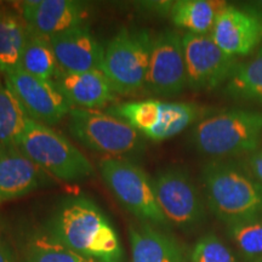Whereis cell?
Wrapping results in <instances>:
<instances>
[{
	"label": "cell",
	"mask_w": 262,
	"mask_h": 262,
	"mask_svg": "<svg viewBox=\"0 0 262 262\" xmlns=\"http://www.w3.org/2000/svg\"><path fill=\"white\" fill-rule=\"evenodd\" d=\"M45 232L75 253L98 262H124V249L112 222L85 196L66 199L52 212Z\"/></svg>",
	"instance_id": "6da1fadb"
},
{
	"label": "cell",
	"mask_w": 262,
	"mask_h": 262,
	"mask_svg": "<svg viewBox=\"0 0 262 262\" xmlns=\"http://www.w3.org/2000/svg\"><path fill=\"white\" fill-rule=\"evenodd\" d=\"M201 176L208 206L226 225L262 217V185L245 164L214 159Z\"/></svg>",
	"instance_id": "7a4b0ae2"
},
{
	"label": "cell",
	"mask_w": 262,
	"mask_h": 262,
	"mask_svg": "<svg viewBox=\"0 0 262 262\" xmlns=\"http://www.w3.org/2000/svg\"><path fill=\"white\" fill-rule=\"evenodd\" d=\"M189 140L196 152L215 159L249 156L261 147L262 112L232 108L206 116L193 127Z\"/></svg>",
	"instance_id": "3957f363"
},
{
	"label": "cell",
	"mask_w": 262,
	"mask_h": 262,
	"mask_svg": "<svg viewBox=\"0 0 262 262\" xmlns=\"http://www.w3.org/2000/svg\"><path fill=\"white\" fill-rule=\"evenodd\" d=\"M153 34L147 29L120 28L104 47L102 73L114 93L135 95L147 91Z\"/></svg>",
	"instance_id": "277c9868"
},
{
	"label": "cell",
	"mask_w": 262,
	"mask_h": 262,
	"mask_svg": "<svg viewBox=\"0 0 262 262\" xmlns=\"http://www.w3.org/2000/svg\"><path fill=\"white\" fill-rule=\"evenodd\" d=\"M17 146L39 168L62 181H83L94 173L93 164L63 135L32 119Z\"/></svg>",
	"instance_id": "5b68a950"
},
{
	"label": "cell",
	"mask_w": 262,
	"mask_h": 262,
	"mask_svg": "<svg viewBox=\"0 0 262 262\" xmlns=\"http://www.w3.org/2000/svg\"><path fill=\"white\" fill-rule=\"evenodd\" d=\"M68 130L86 148L113 158L135 157L145 148L139 131L120 118L96 110L72 108Z\"/></svg>",
	"instance_id": "8992f818"
},
{
	"label": "cell",
	"mask_w": 262,
	"mask_h": 262,
	"mask_svg": "<svg viewBox=\"0 0 262 262\" xmlns=\"http://www.w3.org/2000/svg\"><path fill=\"white\" fill-rule=\"evenodd\" d=\"M100 170L104 183L127 211L145 224L169 226L157 202L153 180L145 170L129 159L113 157L101 160Z\"/></svg>",
	"instance_id": "52a82bcc"
},
{
	"label": "cell",
	"mask_w": 262,
	"mask_h": 262,
	"mask_svg": "<svg viewBox=\"0 0 262 262\" xmlns=\"http://www.w3.org/2000/svg\"><path fill=\"white\" fill-rule=\"evenodd\" d=\"M152 180L157 202L169 224L192 229L205 220L204 202L187 170L168 166Z\"/></svg>",
	"instance_id": "ba28073f"
},
{
	"label": "cell",
	"mask_w": 262,
	"mask_h": 262,
	"mask_svg": "<svg viewBox=\"0 0 262 262\" xmlns=\"http://www.w3.org/2000/svg\"><path fill=\"white\" fill-rule=\"evenodd\" d=\"M187 86L194 91L214 90L225 84L237 66V58L217 47L210 34L182 35Z\"/></svg>",
	"instance_id": "9c48e42d"
},
{
	"label": "cell",
	"mask_w": 262,
	"mask_h": 262,
	"mask_svg": "<svg viewBox=\"0 0 262 262\" xmlns=\"http://www.w3.org/2000/svg\"><path fill=\"white\" fill-rule=\"evenodd\" d=\"M5 85L15 95L27 116L47 126L60 122L73 108L54 81L28 74L19 67L5 74Z\"/></svg>",
	"instance_id": "30bf717a"
},
{
	"label": "cell",
	"mask_w": 262,
	"mask_h": 262,
	"mask_svg": "<svg viewBox=\"0 0 262 262\" xmlns=\"http://www.w3.org/2000/svg\"><path fill=\"white\" fill-rule=\"evenodd\" d=\"M187 86L182 35L165 29L153 35L147 91L164 97L178 96Z\"/></svg>",
	"instance_id": "8fae6325"
},
{
	"label": "cell",
	"mask_w": 262,
	"mask_h": 262,
	"mask_svg": "<svg viewBox=\"0 0 262 262\" xmlns=\"http://www.w3.org/2000/svg\"><path fill=\"white\" fill-rule=\"evenodd\" d=\"M210 35L231 57L248 56L262 42V18L243 5L227 4L219 12Z\"/></svg>",
	"instance_id": "7c38bea8"
},
{
	"label": "cell",
	"mask_w": 262,
	"mask_h": 262,
	"mask_svg": "<svg viewBox=\"0 0 262 262\" xmlns=\"http://www.w3.org/2000/svg\"><path fill=\"white\" fill-rule=\"evenodd\" d=\"M16 9L29 27L47 37L86 26L89 17L88 5L77 0H25Z\"/></svg>",
	"instance_id": "4fadbf2b"
},
{
	"label": "cell",
	"mask_w": 262,
	"mask_h": 262,
	"mask_svg": "<svg viewBox=\"0 0 262 262\" xmlns=\"http://www.w3.org/2000/svg\"><path fill=\"white\" fill-rule=\"evenodd\" d=\"M49 39L58 67L63 71L74 73L102 71L104 47L93 34L89 26L68 29Z\"/></svg>",
	"instance_id": "5bb4252c"
},
{
	"label": "cell",
	"mask_w": 262,
	"mask_h": 262,
	"mask_svg": "<svg viewBox=\"0 0 262 262\" xmlns=\"http://www.w3.org/2000/svg\"><path fill=\"white\" fill-rule=\"evenodd\" d=\"M49 182L44 170L17 145L0 146V202L19 198Z\"/></svg>",
	"instance_id": "9a60e30c"
},
{
	"label": "cell",
	"mask_w": 262,
	"mask_h": 262,
	"mask_svg": "<svg viewBox=\"0 0 262 262\" xmlns=\"http://www.w3.org/2000/svg\"><path fill=\"white\" fill-rule=\"evenodd\" d=\"M52 81L72 107L95 110L117 100V94L102 71L74 73L58 67Z\"/></svg>",
	"instance_id": "2e32d148"
},
{
	"label": "cell",
	"mask_w": 262,
	"mask_h": 262,
	"mask_svg": "<svg viewBox=\"0 0 262 262\" xmlns=\"http://www.w3.org/2000/svg\"><path fill=\"white\" fill-rule=\"evenodd\" d=\"M129 241L131 262H186L178 242L153 225H130Z\"/></svg>",
	"instance_id": "e0dca14e"
},
{
	"label": "cell",
	"mask_w": 262,
	"mask_h": 262,
	"mask_svg": "<svg viewBox=\"0 0 262 262\" xmlns=\"http://www.w3.org/2000/svg\"><path fill=\"white\" fill-rule=\"evenodd\" d=\"M28 35V25L16 10L0 3V72L19 67Z\"/></svg>",
	"instance_id": "ac0fdd59"
},
{
	"label": "cell",
	"mask_w": 262,
	"mask_h": 262,
	"mask_svg": "<svg viewBox=\"0 0 262 262\" xmlns=\"http://www.w3.org/2000/svg\"><path fill=\"white\" fill-rule=\"evenodd\" d=\"M227 3L212 0H178L172 2L170 18L176 27L193 34H210L216 17Z\"/></svg>",
	"instance_id": "d6986e66"
},
{
	"label": "cell",
	"mask_w": 262,
	"mask_h": 262,
	"mask_svg": "<svg viewBox=\"0 0 262 262\" xmlns=\"http://www.w3.org/2000/svg\"><path fill=\"white\" fill-rule=\"evenodd\" d=\"M224 93L234 100L262 104V47L248 61L237 63Z\"/></svg>",
	"instance_id": "ffe728a7"
},
{
	"label": "cell",
	"mask_w": 262,
	"mask_h": 262,
	"mask_svg": "<svg viewBox=\"0 0 262 262\" xmlns=\"http://www.w3.org/2000/svg\"><path fill=\"white\" fill-rule=\"evenodd\" d=\"M204 114H206L205 108L198 104L162 101L159 123L145 136L155 142L171 139L194 123H198Z\"/></svg>",
	"instance_id": "44dd1931"
},
{
	"label": "cell",
	"mask_w": 262,
	"mask_h": 262,
	"mask_svg": "<svg viewBox=\"0 0 262 262\" xmlns=\"http://www.w3.org/2000/svg\"><path fill=\"white\" fill-rule=\"evenodd\" d=\"M19 68L28 74L45 80H52L58 70L50 39L28 26V35L22 52Z\"/></svg>",
	"instance_id": "7402d4cb"
},
{
	"label": "cell",
	"mask_w": 262,
	"mask_h": 262,
	"mask_svg": "<svg viewBox=\"0 0 262 262\" xmlns=\"http://www.w3.org/2000/svg\"><path fill=\"white\" fill-rule=\"evenodd\" d=\"M29 119L15 95L0 80V146L18 145Z\"/></svg>",
	"instance_id": "603a6c76"
},
{
	"label": "cell",
	"mask_w": 262,
	"mask_h": 262,
	"mask_svg": "<svg viewBox=\"0 0 262 262\" xmlns=\"http://www.w3.org/2000/svg\"><path fill=\"white\" fill-rule=\"evenodd\" d=\"M24 262H98L52 239L47 232L34 235L25 250Z\"/></svg>",
	"instance_id": "cb8c5ba5"
},
{
	"label": "cell",
	"mask_w": 262,
	"mask_h": 262,
	"mask_svg": "<svg viewBox=\"0 0 262 262\" xmlns=\"http://www.w3.org/2000/svg\"><path fill=\"white\" fill-rule=\"evenodd\" d=\"M160 108L162 101L149 98L113 106L110 108L108 113L120 118L140 134L146 135L159 123Z\"/></svg>",
	"instance_id": "d4e9b609"
},
{
	"label": "cell",
	"mask_w": 262,
	"mask_h": 262,
	"mask_svg": "<svg viewBox=\"0 0 262 262\" xmlns=\"http://www.w3.org/2000/svg\"><path fill=\"white\" fill-rule=\"evenodd\" d=\"M227 233L245 261L262 260V217L228 225Z\"/></svg>",
	"instance_id": "484cf974"
},
{
	"label": "cell",
	"mask_w": 262,
	"mask_h": 262,
	"mask_svg": "<svg viewBox=\"0 0 262 262\" xmlns=\"http://www.w3.org/2000/svg\"><path fill=\"white\" fill-rule=\"evenodd\" d=\"M192 262H237L229 248L214 233L199 239L192 249Z\"/></svg>",
	"instance_id": "4316f807"
},
{
	"label": "cell",
	"mask_w": 262,
	"mask_h": 262,
	"mask_svg": "<svg viewBox=\"0 0 262 262\" xmlns=\"http://www.w3.org/2000/svg\"><path fill=\"white\" fill-rule=\"evenodd\" d=\"M245 166L249 169L256 180L262 185V147L250 153L245 158Z\"/></svg>",
	"instance_id": "83f0119b"
},
{
	"label": "cell",
	"mask_w": 262,
	"mask_h": 262,
	"mask_svg": "<svg viewBox=\"0 0 262 262\" xmlns=\"http://www.w3.org/2000/svg\"><path fill=\"white\" fill-rule=\"evenodd\" d=\"M0 262H15L14 254L2 234H0Z\"/></svg>",
	"instance_id": "f1b7e54d"
},
{
	"label": "cell",
	"mask_w": 262,
	"mask_h": 262,
	"mask_svg": "<svg viewBox=\"0 0 262 262\" xmlns=\"http://www.w3.org/2000/svg\"><path fill=\"white\" fill-rule=\"evenodd\" d=\"M244 8H247L251 11H254L258 17L262 18V0H254V2H248L243 4Z\"/></svg>",
	"instance_id": "f546056e"
},
{
	"label": "cell",
	"mask_w": 262,
	"mask_h": 262,
	"mask_svg": "<svg viewBox=\"0 0 262 262\" xmlns=\"http://www.w3.org/2000/svg\"><path fill=\"white\" fill-rule=\"evenodd\" d=\"M258 262H262V260H260V261H258Z\"/></svg>",
	"instance_id": "4dcf8cb0"
}]
</instances>
